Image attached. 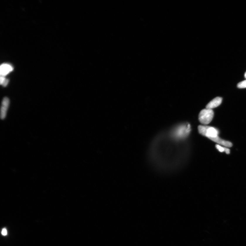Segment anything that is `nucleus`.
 I'll list each match as a JSON object with an SVG mask.
<instances>
[{
	"instance_id": "0eeeda50",
	"label": "nucleus",
	"mask_w": 246,
	"mask_h": 246,
	"mask_svg": "<svg viewBox=\"0 0 246 246\" xmlns=\"http://www.w3.org/2000/svg\"><path fill=\"white\" fill-rule=\"evenodd\" d=\"M216 146L217 149L221 152L225 151L227 154H229L230 153V150L228 148H224L221 147L220 146L218 145H216Z\"/></svg>"
},
{
	"instance_id": "6e6552de",
	"label": "nucleus",
	"mask_w": 246,
	"mask_h": 246,
	"mask_svg": "<svg viewBox=\"0 0 246 246\" xmlns=\"http://www.w3.org/2000/svg\"><path fill=\"white\" fill-rule=\"evenodd\" d=\"M237 87L239 88H246V80L245 81H242L238 83Z\"/></svg>"
},
{
	"instance_id": "f257e3e1",
	"label": "nucleus",
	"mask_w": 246,
	"mask_h": 246,
	"mask_svg": "<svg viewBox=\"0 0 246 246\" xmlns=\"http://www.w3.org/2000/svg\"><path fill=\"white\" fill-rule=\"evenodd\" d=\"M198 130L200 134L213 141L218 136V131L214 127L200 125L198 127Z\"/></svg>"
},
{
	"instance_id": "7ed1b4c3",
	"label": "nucleus",
	"mask_w": 246,
	"mask_h": 246,
	"mask_svg": "<svg viewBox=\"0 0 246 246\" xmlns=\"http://www.w3.org/2000/svg\"><path fill=\"white\" fill-rule=\"evenodd\" d=\"M190 130V126L189 124L183 125L176 129L174 133V135L177 138H183L189 134Z\"/></svg>"
},
{
	"instance_id": "9b49d317",
	"label": "nucleus",
	"mask_w": 246,
	"mask_h": 246,
	"mask_svg": "<svg viewBox=\"0 0 246 246\" xmlns=\"http://www.w3.org/2000/svg\"><path fill=\"white\" fill-rule=\"evenodd\" d=\"M6 79L5 78V77L3 76H1V80H0V83H1V85H2V84H3L4 81H5Z\"/></svg>"
},
{
	"instance_id": "f8f14e48",
	"label": "nucleus",
	"mask_w": 246,
	"mask_h": 246,
	"mask_svg": "<svg viewBox=\"0 0 246 246\" xmlns=\"http://www.w3.org/2000/svg\"><path fill=\"white\" fill-rule=\"evenodd\" d=\"M245 78H246V72L245 73Z\"/></svg>"
},
{
	"instance_id": "9d476101",
	"label": "nucleus",
	"mask_w": 246,
	"mask_h": 246,
	"mask_svg": "<svg viewBox=\"0 0 246 246\" xmlns=\"http://www.w3.org/2000/svg\"><path fill=\"white\" fill-rule=\"evenodd\" d=\"M1 233L2 235H7V230H6V228H4L3 230H2Z\"/></svg>"
},
{
	"instance_id": "423d86ee",
	"label": "nucleus",
	"mask_w": 246,
	"mask_h": 246,
	"mask_svg": "<svg viewBox=\"0 0 246 246\" xmlns=\"http://www.w3.org/2000/svg\"><path fill=\"white\" fill-rule=\"evenodd\" d=\"M13 68L8 64H3L1 65V76L4 77L8 74L10 72L13 70Z\"/></svg>"
},
{
	"instance_id": "1a4fd4ad",
	"label": "nucleus",
	"mask_w": 246,
	"mask_h": 246,
	"mask_svg": "<svg viewBox=\"0 0 246 246\" xmlns=\"http://www.w3.org/2000/svg\"><path fill=\"white\" fill-rule=\"evenodd\" d=\"M9 80L8 79H6L5 81H4V83H3V84H2V85H3V87H6V86L7 85L8 83H9Z\"/></svg>"
},
{
	"instance_id": "39448f33",
	"label": "nucleus",
	"mask_w": 246,
	"mask_h": 246,
	"mask_svg": "<svg viewBox=\"0 0 246 246\" xmlns=\"http://www.w3.org/2000/svg\"><path fill=\"white\" fill-rule=\"evenodd\" d=\"M222 101V98L219 97L215 98L207 105L206 108L212 110V109L217 107L220 105Z\"/></svg>"
},
{
	"instance_id": "f03ea898",
	"label": "nucleus",
	"mask_w": 246,
	"mask_h": 246,
	"mask_svg": "<svg viewBox=\"0 0 246 246\" xmlns=\"http://www.w3.org/2000/svg\"><path fill=\"white\" fill-rule=\"evenodd\" d=\"M214 115V112L212 110L204 109L200 112L199 115V120L202 124H208L212 121Z\"/></svg>"
},
{
	"instance_id": "20e7f679",
	"label": "nucleus",
	"mask_w": 246,
	"mask_h": 246,
	"mask_svg": "<svg viewBox=\"0 0 246 246\" xmlns=\"http://www.w3.org/2000/svg\"><path fill=\"white\" fill-rule=\"evenodd\" d=\"M9 103L10 100L9 98L7 97L4 98L2 102L1 111V117L2 119H4L6 118Z\"/></svg>"
}]
</instances>
